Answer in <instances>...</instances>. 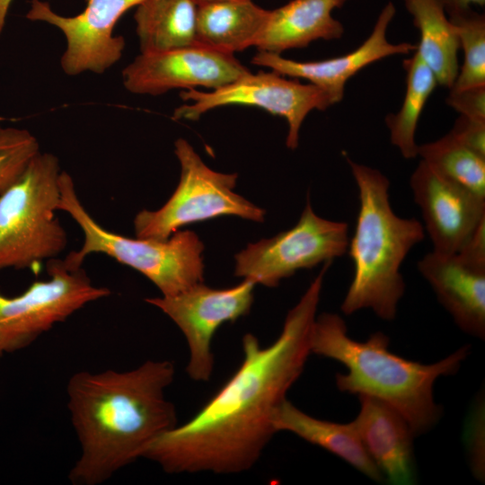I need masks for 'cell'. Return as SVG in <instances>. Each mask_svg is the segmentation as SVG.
Wrapping results in <instances>:
<instances>
[{"mask_svg":"<svg viewBox=\"0 0 485 485\" xmlns=\"http://www.w3.org/2000/svg\"><path fill=\"white\" fill-rule=\"evenodd\" d=\"M444 4L454 5L456 7H471L472 4H477L480 6H484L485 0H442Z\"/></svg>","mask_w":485,"mask_h":485,"instance_id":"4dcf8cb0","label":"cell"},{"mask_svg":"<svg viewBox=\"0 0 485 485\" xmlns=\"http://www.w3.org/2000/svg\"><path fill=\"white\" fill-rule=\"evenodd\" d=\"M269 13L251 0L198 4V45L230 54L254 47Z\"/></svg>","mask_w":485,"mask_h":485,"instance_id":"ffe728a7","label":"cell"},{"mask_svg":"<svg viewBox=\"0 0 485 485\" xmlns=\"http://www.w3.org/2000/svg\"><path fill=\"white\" fill-rule=\"evenodd\" d=\"M348 240V224L319 216L308 194L295 225L271 238L249 243L235 255L234 275L276 287L298 269H312L343 256Z\"/></svg>","mask_w":485,"mask_h":485,"instance_id":"9c48e42d","label":"cell"},{"mask_svg":"<svg viewBox=\"0 0 485 485\" xmlns=\"http://www.w3.org/2000/svg\"><path fill=\"white\" fill-rule=\"evenodd\" d=\"M358 399L360 410L352 424L367 454L390 483L412 484L415 436L407 420L379 399L368 395Z\"/></svg>","mask_w":485,"mask_h":485,"instance_id":"e0dca14e","label":"cell"},{"mask_svg":"<svg viewBox=\"0 0 485 485\" xmlns=\"http://www.w3.org/2000/svg\"><path fill=\"white\" fill-rule=\"evenodd\" d=\"M174 147L181 163L179 184L159 209L137 214L136 237L163 241L182 226L223 216L264 221V209L234 192L236 173L210 169L185 139H177Z\"/></svg>","mask_w":485,"mask_h":485,"instance_id":"52a82bcc","label":"cell"},{"mask_svg":"<svg viewBox=\"0 0 485 485\" xmlns=\"http://www.w3.org/2000/svg\"><path fill=\"white\" fill-rule=\"evenodd\" d=\"M323 263L269 346L246 333L236 371L190 420L160 436L144 457L171 474H237L252 468L276 431L273 417L302 375L324 276Z\"/></svg>","mask_w":485,"mask_h":485,"instance_id":"6da1fadb","label":"cell"},{"mask_svg":"<svg viewBox=\"0 0 485 485\" xmlns=\"http://www.w3.org/2000/svg\"><path fill=\"white\" fill-rule=\"evenodd\" d=\"M310 346L311 353L347 367L346 374L335 376L340 391L384 401L407 420L415 436L429 431L441 417L433 396L436 380L455 374L470 349L463 346L429 365L407 360L389 350V338L381 331L364 342L351 339L344 320L332 313L315 318Z\"/></svg>","mask_w":485,"mask_h":485,"instance_id":"3957f363","label":"cell"},{"mask_svg":"<svg viewBox=\"0 0 485 485\" xmlns=\"http://www.w3.org/2000/svg\"><path fill=\"white\" fill-rule=\"evenodd\" d=\"M85 9L75 16H63L48 2L31 0L26 18L59 29L66 38L60 65L67 75L84 72L102 74L122 57L125 40L113 34L120 17L144 0H85Z\"/></svg>","mask_w":485,"mask_h":485,"instance_id":"7c38bea8","label":"cell"},{"mask_svg":"<svg viewBox=\"0 0 485 485\" xmlns=\"http://www.w3.org/2000/svg\"><path fill=\"white\" fill-rule=\"evenodd\" d=\"M57 210L67 213L84 234L78 251L68 256L78 265L93 253L105 254L143 274L162 295H177L203 282L204 244L192 231L179 230L167 240L130 238L100 225L81 203L70 174L59 176Z\"/></svg>","mask_w":485,"mask_h":485,"instance_id":"5b68a950","label":"cell"},{"mask_svg":"<svg viewBox=\"0 0 485 485\" xmlns=\"http://www.w3.org/2000/svg\"><path fill=\"white\" fill-rule=\"evenodd\" d=\"M395 13L394 4L388 2L381 10L369 37L355 50L343 56L303 62L285 58L280 54L259 51L251 63L284 76L305 79L324 90L333 104L338 103L344 97L348 80L364 67L390 56L407 55L416 50L417 44H394L388 40L387 30Z\"/></svg>","mask_w":485,"mask_h":485,"instance_id":"9a60e30c","label":"cell"},{"mask_svg":"<svg viewBox=\"0 0 485 485\" xmlns=\"http://www.w3.org/2000/svg\"><path fill=\"white\" fill-rule=\"evenodd\" d=\"M446 103L462 116L485 121V85L450 90Z\"/></svg>","mask_w":485,"mask_h":485,"instance_id":"83f0119b","label":"cell"},{"mask_svg":"<svg viewBox=\"0 0 485 485\" xmlns=\"http://www.w3.org/2000/svg\"><path fill=\"white\" fill-rule=\"evenodd\" d=\"M47 272L48 279L34 281L18 295L0 292V359L29 347L57 323L111 294L93 285L83 266L68 255L48 260Z\"/></svg>","mask_w":485,"mask_h":485,"instance_id":"ba28073f","label":"cell"},{"mask_svg":"<svg viewBox=\"0 0 485 485\" xmlns=\"http://www.w3.org/2000/svg\"><path fill=\"white\" fill-rule=\"evenodd\" d=\"M402 66L406 72V92L401 109L396 114L390 113L385 124L390 131L391 143L405 159L418 156L416 131L421 112L437 85L431 69L415 52L405 58Z\"/></svg>","mask_w":485,"mask_h":485,"instance_id":"603a6c76","label":"cell"},{"mask_svg":"<svg viewBox=\"0 0 485 485\" xmlns=\"http://www.w3.org/2000/svg\"><path fill=\"white\" fill-rule=\"evenodd\" d=\"M444 7L455 28L460 48L463 51V63L450 90L485 85L484 14L472 11L471 7L462 8L445 4Z\"/></svg>","mask_w":485,"mask_h":485,"instance_id":"d4e9b609","label":"cell"},{"mask_svg":"<svg viewBox=\"0 0 485 485\" xmlns=\"http://www.w3.org/2000/svg\"><path fill=\"white\" fill-rule=\"evenodd\" d=\"M229 1H250V0H193V2L198 5L201 4L206 3H213V2H229Z\"/></svg>","mask_w":485,"mask_h":485,"instance_id":"d6a6232c","label":"cell"},{"mask_svg":"<svg viewBox=\"0 0 485 485\" xmlns=\"http://www.w3.org/2000/svg\"><path fill=\"white\" fill-rule=\"evenodd\" d=\"M277 432H291L306 442L335 454L371 480L384 477L365 449L352 422L335 423L312 417L285 400L273 417Z\"/></svg>","mask_w":485,"mask_h":485,"instance_id":"d6986e66","label":"cell"},{"mask_svg":"<svg viewBox=\"0 0 485 485\" xmlns=\"http://www.w3.org/2000/svg\"><path fill=\"white\" fill-rule=\"evenodd\" d=\"M40 152L39 141L29 130L0 123V193L19 179Z\"/></svg>","mask_w":485,"mask_h":485,"instance_id":"484cf974","label":"cell"},{"mask_svg":"<svg viewBox=\"0 0 485 485\" xmlns=\"http://www.w3.org/2000/svg\"><path fill=\"white\" fill-rule=\"evenodd\" d=\"M13 0H0V36L4 28L6 15Z\"/></svg>","mask_w":485,"mask_h":485,"instance_id":"1f68e13d","label":"cell"},{"mask_svg":"<svg viewBox=\"0 0 485 485\" xmlns=\"http://www.w3.org/2000/svg\"><path fill=\"white\" fill-rule=\"evenodd\" d=\"M449 133L461 145L485 157V121L460 115Z\"/></svg>","mask_w":485,"mask_h":485,"instance_id":"f1b7e54d","label":"cell"},{"mask_svg":"<svg viewBox=\"0 0 485 485\" xmlns=\"http://www.w3.org/2000/svg\"><path fill=\"white\" fill-rule=\"evenodd\" d=\"M256 284L243 279L226 288L198 283L170 296L146 298L165 313L184 335L190 351L187 373L196 382H207L214 370L212 340L221 325L249 313Z\"/></svg>","mask_w":485,"mask_h":485,"instance_id":"8fae6325","label":"cell"},{"mask_svg":"<svg viewBox=\"0 0 485 485\" xmlns=\"http://www.w3.org/2000/svg\"><path fill=\"white\" fill-rule=\"evenodd\" d=\"M480 394L471 410L464 428V441L473 475L484 481L485 477V408Z\"/></svg>","mask_w":485,"mask_h":485,"instance_id":"4316f807","label":"cell"},{"mask_svg":"<svg viewBox=\"0 0 485 485\" xmlns=\"http://www.w3.org/2000/svg\"><path fill=\"white\" fill-rule=\"evenodd\" d=\"M183 104L173 113L174 119L197 120L207 111L225 105L256 106L283 117L288 125L286 145L298 146L299 131L305 117L313 110H325L333 102L322 88L298 80H288L276 72L249 73L220 88L203 92L183 90Z\"/></svg>","mask_w":485,"mask_h":485,"instance_id":"30bf717a","label":"cell"},{"mask_svg":"<svg viewBox=\"0 0 485 485\" xmlns=\"http://www.w3.org/2000/svg\"><path fill=\"white\" fill-rule=\"evenodd\" d=\"M197 10L193 0H144L134 14L141 53L197 45Z\"/></svg>","mask_w":485,"mask_h":485,"instance_id":"7402d4cb","label":"cell"},{"mask_svg":"<svg viewBox=\"0 0 485 485\" xmlns=\"http://www.w3.org/2000/svg\"><path fill=\"white\" fill-rule=\"evenodd\" d=\"M410 187L433 251L457 253L485 218V198L442 177L422 160L410 175Z\"/></svg>","mask_w":485,"mask_h":485,"instance_id":"5bb4252c","label":"cell"},{"mask_svg":"<svg viewBox=\"0 0 485 485\" xmlns=\"http://www.w3.org/2000/svg\"><path fill=\"white\" fill-rule=\"evenodd\" d=\"M456 254L465 263L485 269V218L479 223Z\"/></svg>","mask_w":485,"mask_h":485,"instance_id":"f546056e","label":"cell"},{"mask_svg":"<svg viewBox=\"0 0 485 485\" xmlns=\"http://www.w3.org/2000/svg\"><path fill=\"white\" fill-rule=\"evenodd\" d=\"M174 375L172 361L146 360L127 371H80L69 378L67 407L80 446L68 474L73 484L105 482L177 425L165 395Z\"/></svg>","mask_w":485,"mask_h":485,"instance_id":"7a4b0ae2","label":"cell"},{"mask_svg":"<svg viewBox=\"0 0 485 485\" xmlns=\"http://www.w3.org/2000/svg\"><path fill=\"white\" fill-rule=\"evenodd\" d=\"M348 0H291L269 10L255 46L259 51L281 54L307 47L317 40H333L344 34V26L332 16Z\"/></svg>","mask_w":485,"mask_h":485,"instance_id":"ac0fdd59","label":"cell"},{"mask_svg":"<svg viewBox=\"0 0 485 485\" xmlns=\"http://www.w3.org/2000/svg\"><path fill=\"white\" fill-rule=\"evenodd\" d=\"M249 73L234 54L197 44L140 53L123 69L122 82L132 93L160 95L198 86L215 90Z\"/></svg>","mask_w":485,"mask_h":485,"instance_id":"4fadbf2b","label":"cell"},{"mask_svg":"<svg viewBox=\"0 0 485 485\" xmlns=\"http://www.w3.org/2000/svg\"><path fill=\"white\" fill-rule=\"evenodd\" d=\"M418 156L442 177L485 198V157L461 145L450 133L419 145Z\"/></svg>","mask_w":485,"mask_h":485,"instance_id":"cb8c5ba5","label":"cell"},{"mask_svg":"<svg viewBox=\"0 0 485 485\" xmlns=\"http://www.w3.org/2000/svg\"><path fill=\"white\" fill-rule=\"evenodd\" d=\"M418 270L456 325L475 338H485V269L465 263L454 254L430 251Z\"/></svg>","mask_w":485,"mask_h":485,"instance_id":"2e32d148","label":"cell"},{"mask_svg":"<svg viewBox=\"0 0 485 485\" xmlns=\"http://www.w3.org/2000/svg\"><path fill=\"white\" fill-rule=\"evenodd\" d=\"M420 40L416 52L434 73L437 84L451 88L459 72L460 43L442 0H403Z\"/></svg>","mask_w":485,"mask_h":485,"instance_id":"44dd1931","label":"cell"},{"mask_svg":"<svg viewBox=\"0 0 485 485\" xmlns=\"http://www.w3.org/2000/svg\"><path fill=\"white\" fill-rule=\"evenodd\" d=\"M356 181L359 209L348 252L354 275L340 309L350 315L372 310L379 318L396 317L405 292L401 266L425 237L423 224L399 216L392 208L389 179L379 170L347 158Z\"/></svg>","mask_w":485,"mask_h":485,"instance_id":"277c9868","label":"cell"},{"mask_svg":"<svg viewBox=\"0 0 485 485\" xmlns=\"http://www.w3.org/2000/svg\"><path fill=\"white\" fill-rule=\"evenodd\" d=\"M57 157L40 152L0 193V270L30 269L57 257L67 243L56 216L60 198Z\"/></svg>","mask_w":485,"mask_h":485,"instance_id":"8992f818","label":"cell"}]
</instances>
